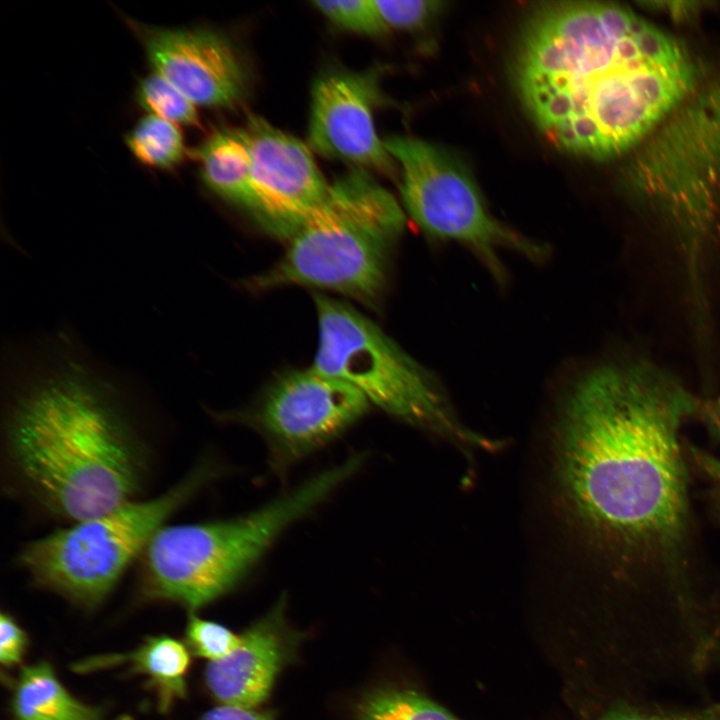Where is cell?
<instances>
[{"label": "cell", "mask_w": 720, "mask_h": 720, "mask_svg": "<svg viewBox=\"0 0 720 720\" xmlns=\"http://www.w3.org/2000/svg\"><path fill=\"white\" fill-rule=\"evenodd\" d=\"M699 404L679 378L644 358L591 368L565 400L562 484L579 520L625 567L631 595L694 586L682 567L689 502L680 429Z\"/></svg>", "instance_id": "6da1fadb"}, {"label": "cell", "mask_w": 720, "mask_h": 720, "mask_svg": "<svg viewBox=\"0 0 720 720\" xmlns=\"http://www.w3.org/2000/svg\"><path fill=\"white\" fill-rule=\"evenodd\" d=\"M28 639L26 633L8 614L0 617V659L7 667L20 662L23 657Z\"/></svg>", "instance_id": "cb8c5ba5"}, {"label": "cell", "mask_w": 720, "mask_h": 720, "mask_svg": "<svg viewBox=\"0 0 720 720\" xmlns=\"http://www.w3.org/2000/svg\"><path fill=\"white\" fill-rule=\"evenodd\" d=\"M132 155L145 166L171 169L187 154L179 126L155 115L141 118L126 136Z\"/></svg>", "instance_id": "ac0fdd59"}, {"label": "cell", "mask_w": 720, "mask_h": 720, "mask_svg": "<svg viewBox=\"0 0 720 720\" xmlns=\"http://www.w3.org/2000/svg\"><path fill=\"white\" fill-rule=\"evenodd\" d=\"M154 72L196 106L232 107L245 95L247 77L230 41L206 28H165L128 20Z\"/></svg>", "instance_id": "8fae6325"}, {"label": "cell", "mask_w": 720, "mask_h": 720, "mask_svg": "<svg viewBox=\"0 0 720 720\" xmlns=\"http://www.w3.org/2000/svg\"><path fill=\"white\" fill-rule=\"evenodd\" d=\"M362 460L352 456L243 516L162 526L141 555L144 595L194 610L228 593L290 524L321 503Z\"/></svg>", "instance_id": "277c9868"}, {"label": "cell", "mask_w": 720, "mask_h": 720, "mask_svg": "<svg viewBox=\"0 0 720 720\" xmlns=\"http://www.w3.org/2000/svg\"><path fill=\"white\" fill-rule=\"evenodd\" d=\"M404 226L393 195L366 169L354 168L330 184L322 205L288 240L280 260L252 280L253 287L311 286L374 305Z\"/></svg>", "instance_id": "5b68a950"}, {"label": "cell", "mask_w": 720, "mask_h": 720, "mask_svg": "<svg viewBox=\"0 0 720 720\" xmlns=\"http://www.w3.org/2000/svg\"><path fill=\"white\" fill-rule=\"evenodd\" d=\"M696 417L711 436L720 441V393L709 399H700Z\"/></svg>", "instance_id": "4316f807"}, {"label": "cell", "mask_w": 720, "mask_h": 720, "mask_svg": "<svg viewBox=\"0 0 720 720\" xmlns=\"http://www.w3.org/2000/svg\"><path fill=\"white\" fill-rule=\"evenodd\" d=\"M521 100L559 148L604 159L644 141L690 96L680 42L628 8L561 2L538 8L515 62Z\"/></svg>", "instance_id": "7a4b0ae2"}, {"label": "cell", "mask_w": 720, "mask_h": 720, "mask_svg": "<svg viewBox=\"0 0 720 720\" xmlns=\"http://www.w3.org/2000/svg\"><path fill=\"white\" fill-rule=\"evenodd\" d=\"M318 347L312 368L356 387L381 410L432 431L483 443L462 428L434 378L355 308L314 294Z\"/></svg>", "instance_id": "52a82bcc"}, {"label": "cell", "mask_w": 720, "mask_h": 720, "mask_svg": "<svg viewBox=\"0 0 720 720\" xmlns=\"http://www.w3.org/2000/svg\"><path fill=\"white\" fill-rule=\"evenodd\" d=\"M386 31L410 30L425 24L441 3L426 0H373Z\"/></svg>", "instance_id": "603a6c76"}, {"label": "cell", "mask_w": 720, "mask_h": 720, "mask_svg": "<svg viewBox=\"0 0 720 720\" xmlns=\"http://www.w3.org/2000/svg\"><path fill=\"white\" fill-rule=\"evenodd\" d=\"M384 142L401 168V196L406 211L426 234L471 248L496 276L501 274L497 259L500 249L536 261L546 257L547 248L490 215L468 172L449 154L409 136H393Z\"/></svg>", "instance_id": "ba28073f"}, {"label": "cell", "mask_w": 720, "mask_h": 720, "mask_svg": "<svg viewBox=\"0 0 720 720\" xmlns=\"http://www.w3.org/2000/svg\"><path fill=\"white\" fill-rule=\"evenodd\" d=\"M358 720H461L422 692L385 686L368 692L356 708Z\"/></svg>", "instance_id": "e0dca14e"}, {"label": "cell", "mask_w": 720, "mask_h": 720, "mask_svg": "<svg viewBox=\"0 0 720 720\" xmlns=\"http://www.w3.org/2000/svg\"><path fill=\"white\" fill-rule=\"evenodd\" d=\"M186 638L191 650L210 662L228 655L239 643L240 636L225 626L191 615L186 627Z\"/></svg>", "instance_id": "7402d4cb"}, {"label": "cell", "mask_w": 720, "mask_h": 720, "mask_svg": "<svg viewBox=\"0 0 720 720\" xmlns=\"http://www.w3.org/2000/svg\"><path fill=\"white\" fill-rule=\"evenodd\" d=\"M379 98L376 69L321 74L312 87L310 147L356 168L390 172L394 159L374 123L373 112Z\"/></svg>", "instance_id": "7c38bea8"}, {"label": "cell", "mask_w": 720, "mask_h": 720, "mask_svg": "<svg viewBox=\"0 0 720 720\" xmlns=\"http://www.w3.org/2000/svg\"><path fill=\"white\" fill-rule=\"evenodd\" d=\"M707 662L714 671H720V598L710 618L707 639Z\"/></svg>", "instance_id": "83f0119b"}, {"label": "cell", "mask_w": 720, "mask_h": 720, "mask_svg": "<svg viewBox=\"0 0 720 720\" xmlns=\"http://www.w3.org/2000/svg\"><path fill=\"white\" fill-rule=\"evenodd\" d=\"M593 720H720V699L699 704H668L650 697L620 700L606 706Z\"/></svg>", "instance_id": "d6986e66"}, {"label": "cell", "mask_w": 720, "mask_h": 720, "mask_svg": "<svg viewBox=\"0 0 720 720\" xmlns=\"http://www.w3.org/2000/svg\"><path fill=\"white\" fill-rule=\"evenodd\" d=\"M214 472L210 463H202L159 496L126 502L33 540L19 552L18 565L37 586L94 608L141 557L166 520Z\"/></svg>", "instance_id": "8992f818"}, {"label": "cell", "mask_w": 720, "mask_h": 720, "mask_svg": "<svg viewBox=\"0 0 720 720\" xmlns=\"http://www.w3.org/2000/svg\"><path fill=\"white\" fill-rule=\"evenodd\" d=\"M13 376L6 454L29 499L70 524L137 499L146 447L113 382L63 344Z\"/></svg>", "instance_id": "3957f363"}, {"label": "cell", "mask_w": 720, "mask_h": 720, "mask_svg": "<svg viewBox=\"0 0 720 720\" xmlns=\"http://www.w3.org/2000/svg\"><path fill=\"white\" fill-rule=\"evenodd\" d=\"M370 405L350 383L310 367L281 377L249 418L268 446L272 468L284 473L339 436Z\"/></svg>", "instance_id": "9c48e42d"}, {"label": "cell", "mask_w": 720, "mask_h": 720, "mask_svg": "<svg viewBox=\"0 0 720 720\" xmlns=\"http://www.w3.org/2000/svg\"><path fill=\"white\" fill-rule=\"evenodd\" d=\"M14 720H101V711L74 698L60 683L51 665L24 667L13 697Z\"/></svg>", "instance_id": "2e32d148"}, {"label": "cell", "mask_w": 720, "mask_h": 720, "mask_svg": "<svg viewBox=\"0 0 720 720\" xmlns=\"http://www.w3.org/2000/svg\"><path fill=\"white\" fill-rule=\"evenodd\" d=\"M313 5L343 29L369 36L386 32L373 0L315 1Z\"/></svg>", "instance_id": "44dd1931"}, {"label": "cell", "mask_w": 720, "mask_h": 720, "mask_svg": "<svg viewBox=\"0 0 720 720\" xmlns=\"http://www.w3.org/2000/svg\"><path fill=\"white\" fill-rule=\"evenodd\" d=\"M285 608L282 597L240 635L228 655L207 666L205 682L218 701L255 708L268 698L277 675L294 659L300 641L286 621Z\"/></svg>", "instance_id": "4fadbf2b"}, {"label": "cell", "mask_w": 720, "mask_h": 720, "mask_svg": "<svg viewBox=\"0 0 720 720\" xmlns=\"http://www.w3.org/2000/svg\"><path fill=\"white\" fill-rule=\"evenodd\" d=\"M251 155V215L272 235L289 240L324 202L330 184L301 140L249 115L242 127Z\"/></svg>", "instance_id": "30bf717a"}, {"label": "cell", "mask_w": 720, "mask_h": 720, "mask_svg": "<svg viewBox=\"0 0 720 720\" xmlns=\"http://www.w3.org/2000/svg\"><path fill=\"white\" fill-rule=\"evenodd\" d=\"M206 186L250 214L254 207L251 155L243 128L222 127L196 151Z\"/></svg>", "instance_id": "5bb4252c"}, {"label": "cell", "mask_w": 720, "mask_h": 720, "mask_svg": "<svg viewBox=\"0 0 720 720\" xmlns=\"http://www.w3.org/2000/svg\"><path fill=\"white\" fill-rule=\"evenodd\" d=\"M691 458L698 470L704 474L709 484L713 504L720 512V458L697 447L691 450Z\"/></svg>", "instance_id": "d4e9b609"}, {"label": "cell", "mask_w": 720, "mask_h": 720, "mask_svg": "<svg viewBox=\"0 0 720 720\" xmlns=\"http://www.w3.org/2000/svg\"><path fill=\"white\" fill-rule=\"evenodd\" d=\"M119 663H128L133 670L148 677L163 711L186 695L190 655L186 646L174 638L150 637L132 652L86 659L76 667L78 671H88Z\"/></svg>", "instance_id": "9a60e30c"}, {"label": "cell", "mask_w": 720, "mask_h": 720, "mask_svg": "<svg viewBox=\"0 0 720 720\" xmlns=\"http://www.w3.org/2000/svg\"><path fill=\"white\" fill-rule=\"evenodd\" d=\"M136 98L138 103L151 115L177 125H199L196 105L156 72L139 82Z\"/></svg>", "instance_id": "ffe728a7"}, {"label": "cell", "mask_w": 720, "mask_h": 720, "mask_svg": "<svg viewBox=\"0 0 720 720\" xmlns=\"http://www.w3.org/2000/svg\"><path fill=\"white\" fill-rule=\"evenodd\" d=\"M270 710H256L234 705H222L205 713L200 720H274Z\"/></svg>", "instance_id": "484cf974"}]
</instances>
